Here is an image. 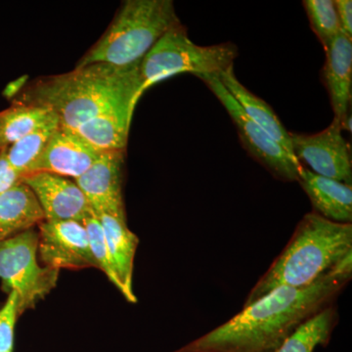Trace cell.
Returning <instances> with one entry per match:
<instances>
[{
	"mask_svg": "<svg viewBox=\"0 0 352 352\" xmlns=\"http://www.w3.org/2000/svg\"><path fill=\"white\" fill-rule=\"evenodd\" d=\"M335 3L342 32L352 38V1L351 0H337Z\"/></svg>",
	"mask_w": 352,
	"mask_h": 352,
	"instance_id": "26",
	"label": "cell"
},
{
	"mask_svg": "<svg viewBox=\"0 0 352 352\" xmlns=\"http://www.w3.org/2000/svg\"><path fill=\"white\" fill-rule=\"evenodd\" d=\"M38 232L32 228L0 242V281L17 298L19 316L34 309L57 286L60 270L38 263Z\"/></svg>",
	"mask_w": 352,
	"mask_h": 352,
	"instance_id": "6",
	"label": "cell"
},
{
	"mask_svg": "<svg viewBox=\"0 0 352 352\" xmlns=\"http://www.w3.org/2000/svg\"><path fill=\"white\" fill-rule=\"evenodd\" d=\"M222 104L237 127L241 142L247 152L271 175L285 182H298L302 166L270 134L248 117L217 75L198 76Z\"/></svg>",
	"mask_w": 352,
	"mask_h": 352,
	"instance_id": "7",
	"label": "cell"
},
{
	"mask_svg": "<svg viewBox=\"0 0 352 352\" xmlns=\"http://www.w3.org/2000/svg\"><path fill=\"white\" fill-rule=\"evenodd\" d=\"M324 85L330 96L333 119L340 124L349 117L352 94V38L340 32L325 48Z\"/></svg>",
	"mask_w": 352,
	"mask_h": 352,
	"instance_id": "13",
	"label": "cell"
},
{
	"mask_svg": "<svg viewBox=\"0 0 352 352\" xmlns=\"http://www.w3.org/2000/svg\"><path fill=\"white\" fill-rule=\"evenodd\" d=\"M339 314L335 305L321 310L302 323L275 352H314L330 342Z\"/></svg>",
	"mask_w": 352,
	"mask_h": 352,
	"instance_id": "20",
	"label": "cell"
},
{
	"mask_svg": "<svg viewBox=\"0 0 352 352\" xmlns=\"http://www.w3.org/2000/svg\"><path fill=\"white\" fill-rule=\"evenodd\" d=\"M19 317L17 298L15 294L9 293L0 309V352H13L14 330Z\"/></svg>",
	"mask_w": 352,
	"mask_h": 352,
	"instance_id": "24",
	"label": "cell"
},
{
	"mask_svg": "<svg viewBox=\"0 0 352 352\" xmlns=\"http://www.w3.org/2000/svg\"><path fill=\"white\" fill-rule=\"evenodd\" d=\"M133 111L122 105L87 120L74 129L90 144L103 152H126Z\"/></svg>",
	"mask_w": 352,
	"mask_h": 352,
	"instance_id": "18",
	"label": "cell"
},
{
	"mask_svg": "<svg viewBox=\"0 0 352 352\" xmlns=\"http://www.w3.org/2000/svg\"><path fill=\"white\" fill-rule=\"evenodd\" d=\"M95 215L103 229L111 263L119 281V291L127 302L136 303L138 298L132 288V279L138 237L127 226L126 219L107 214Z\"/></svg>",
	"mask_w": 352,
	"mask_h": 352,
	"instance_id": "14",
	"label": "cell"
},
{
	"mask_svg": "<svg viewBox=\"0 0 352 352\" xmlns=\"http://www.w3.org/2000/svg\"><path fill=\"white\" fill-rule=\"evenodd\" d=\"M38 256L54 270L97 268L87 229L73 220H45L38 224Z\"/></svg>",
	"mask_w": 352,
	"mask_h": 352,
	"instance_id": "9",
	"label": "cell"
},
{
	"mask_svg": "<svg viewBox=\"0 0 352 352\" xmlns=\"http://www.w3.org/2000/svg\"><path fill=\"white\" fill-rule=\"evenodd\" d=\"M179 24L171 0H126L105 34L76 67L94 63L129 67L140 63L159 39Z\"/></svg>",
	"mask_w": 352,
	"mask_h": 352,
	"instance_id": "4",
	"label": "cell"
},
{
	"mask_svg": "<svg viewBox=\"0 0 352 352\" xmlns=\"http://www.w3.org/2000/svg\"><path fill=\"white\" fill-rule=\"evenodd\" d=\"M56 120L57 116L48 109L12 103L0 112V150L7 149L28 134Z\"/></svg>",
	"mask_w": 352,
	"mask_h": 352,
	"instance_id": "19",
	"label": "cell"
},
{
	"mask_svg": "<svg viewBox=\"0 0 352 352\" xmlns=\"http://www.w3.org/2000/svg\"><path fill=\"white\" fill-rule=\"evenodd\" d=\"M302 4L307 12L310 27L325 50L342 32L335 1L333 0H305Z\"/></svg>",
	"mask_w": 352,
	"mask_h": 352,
	"instance_id": "22",
	"label": "cell"
},
{
	"mask_svg": "<svg viewBox=\"0 0 352 352\" xmlns=\"http://www.w3.org/2000/svg\"><path fill=\"white\" fill-rule=\"evenodd\" d=\"M23 182L36 196L45 220H73L83 223L94 215L89 201L75 180L38 171L25 176Z\"/></svg>",
	"mask_w": 352,
	"mask_h": 352,
	"instance_id": "10",
	"label": "cell"
},
{
	"mask_svg": "<svg viewBox=\"0 0 352 352\" xmlns=\"http://www.w3.org/2000/svg\"><path fill=\"white\" fill-rule=\"evenodd\" d=\"M217 76L227 91L239 103L248 117L258 124L263 131L267 132L271 138L286 150L289 156L296 160L292 149L289 132L285 129L281 120L277 117L270 105L256 95L252 94L239 82L234 73L233 66L221 72Z\"/></svg>",
	"mask_w": 352,
	"mask_h": 352,
	"instance_id": "16",
	"label": "cell"
},
{
	"mask_svg": "<svg viewBox=\"0 0 352 352\" xmlns=\"http://www.w3.org/2000/svg\"><path fill=\"white\" fill-rule=\"evenodd\" d=\"M124 153L104 152L82 176L75 179L94 214H107L126 219L122 198Z\"/></svg>",
	"mask_w": 352,
	"mask_h": 352,
	"instance_id": "11",
	"label": "cell"
},
{
	"mask_svg": "<svg viewBox=\"0 0 352 352\" xmlns=\"http://www.w3.org/2000/svg\"><path fill=\"white\" fill-rule=\"evenodd\" d=\"M352 258V224L338 223L311 212L245 298L244 307L280 287L305 288Z\"/></svg>",
	"mask_w": 352,
	"mask_h": 352,
	"instance_id": "3",
	"label": "cell"
},
{
	"mask_svg": "<svg viewBox=\"0 0 352 352\" xmlns=\"http://www.w3.org/2000/svg\"><path fill=\"white\" fill-rule=\"evenodd\" d=\"M103 153L88 143L74 129L59 124L43 155L32 168V173L44 171L75 180L82 176Z\"/></svg>",
	"mask_w": 352,
	"mask_h": 352,
	"instance_id": "12",
	"label": "cell"
},
{
	"mask_svg": "<svg viewBox=\"0 0 352 352\" xmlns=\"http://www.w3.org/2000/svg\"><path fill=\"white\" fill-rule=\"evenodd\" d=\"M43 220L36 196L24 182L0 195V242L34 228Z\"/></svg>",
	"mask_w": 352,
	"mask_h": 352,
	"instance_id": "17",
	"label": "cell"
},
{
	"mask_svg": "<svg viewBox=\"0 0 352 352\" xmlns=\"http://www.w3.org/2000/svg\"><path fill=\"white\" fill-rule=\"evenodd\" d=\"M25 83H27V78H22L21 80H17V82L10 83L6 88V94L7 97L13 98L14 96L19 94L20 90L25 87Z\"/></svg>",
	"mask_w": 352,
	"mask_h": 352,
	"instance_id": "27",
	"label": "cell"
},
{
	"mask_svg": "<svg viewBox=\"0 0 352 352\" xmlns=\"http://www.w3.org/2000/svg\"><path fill=\"white\" fill-rule=\"evenodd\" d=\"M339 120L321 132L298 134L289 132L292 149L298 163L315 175L352 185V166L349 143L342 136Z\"/></svg>",
	"mask_w": 352,
	"mask_h": 352,
	"instance_id": "8",
	"label": "cell"
},
{
	"mask_svg": "<svg viewBox=\"0 0 352 352\" xmlns=\"http://www.w3.org/2000/svg\"><path fill=\"white\" fill-rule=\"evenodd\" d=\"M352 258L305 288L280 287L219 327L173 352H275L296 329L335 305L352 278Z\"/></svg>",
	"mask_w": 352,
	"mask_h": 352,
	"instance_id": "1",
	"label": "cell"
},
{
	"mask_svg": "<svg viewBox=\"0 0 352 352\" xmlns=\"http://www.w3.org/2000/svg\"><path fill=\"white\" fill-rule=\"evenodd\" d=\"M89 239L90 249L96 263L97 270H100L106 277L110 280L111 283L118 289H120L119 281L113 271L112 263H111L110 254H109L107 244H106L105 236L102 229L100 222L96 215L83 222Z\"/></svg>",
	"mask_w": 352,
	"mask_h": 352,
	"instance_id": "23",
	"label": "cell"
},
{
	"mask_svg": "<svg viewBox=\"0 0 352 352\" xmlns=\"http://www.w3.org/2000/svg\"><path fill=\"white\" fill-rule=\"evenodd\" d=\"M58 126L59 120H53L7 148L6 155L9 163L16 170L22 173L24 177L31 175L32 168L43 155Z\"/></svg>",
	"mask_w": 352,
	"mask_h": 352,
	"instance_id": "21",
	"label": "cell"
},
{
	"mask_svg": "<svg viewBox=\"0 0 352 352\" xmlns=\"http://www.w3.org/2000/svg\"><path fill=\"white\" fill-rule=\"evenodd\" d=\"M24 180V175L15 170L7 159L6 149L0 150V195Z\"/></svg>",
	"mask_w": 352,
	"mask_h": 352,
	"instance_id": "25",
	"label": "cell"
},
{
	"mask_svg": "<svg viewBox=\"0 0 352 352\" xmlns=\"http://www.w3.org/2000/svg\"><path fill=\"white\" fill-rule=\"evenodd\" d=\"M298 182L315 214L338 223L352 222V185L315 175L302 168Z\"/></svg>",
	"mask_w": 352,
	"mask_h": 352,
	"instance_id": "15",
	"label": "cell"
},
{
	"mask_svg": "<svg viewBox=\"0 0 352 352\" xmlns=\"http://www.w3.org/2000/svg\"><path fill=\"white\" fill-rule=\"evenodd\" d=\"M239 55L232 43L201 46L189 38L182 24L171 28L145 55L140 63L139 98L152 85L170 76L188 73L197 76L219 75Z\"/></svg>",
	"mask_w": 352,
	"mask_h": 352,
	"instance_id": "5",
	"label": "cell"
},
{
	"mask_svg": "<svg viewBox=\"0 0 352 352\" xmlns=\"http://www.w3.org/2000/svg\"><path fill=\"white\" fill-rule=\"evenodd\" d=\"M140 63L129 67L94 63L62 75L43 76L25 83L12 103L48 109L61 126L71 129L119 106L131 105L134 112L140 99Z\"/></svg>",
	"mask_w": 352,
	"mask_h": 352,
	"instance_id": "2",
	"label": "cell"
}]
</instances>
